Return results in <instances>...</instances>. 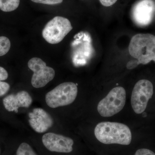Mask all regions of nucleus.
I'll return each mask as SVG.
<instances>
[{
    "label": "nucleus",
    "mask_w": 155,
    "mask_h": 155,
    "mask_svg": "<svg viewBox=\"0 0 155 155\" xmlns=\"http://www.w3.org/2000/svg\"><path fill=\"white\" fill-rule=\"evenodd\" d=\"M134 155H155V153L150 150L143 148L137 150Z\"/></svg>",
    "instance_id": "17"
},
{
    "label": "nucleus",
    "mask_w": 155,
    "mask_h": 155,
    "mask_svg": "<svg viewBox=\"0 0 155 155\" xmlns=\"http://www.w3.org/2000/svg\"><path fill=\"white\" fill-rule=\"evenodd\" d=\"M33 2L47 5H55L61 4L63 0H31Z\"/></svg>",
    "instance_id": "16"
},
{
    "label": "nucleus",
    "mask_w": 155,
    "mask_h": 155,
    "mask_svg": "<svg viewBox=\"0 0 155 155\" xmlns=\"http://www.w3.org/2000/svg\"><path fill=\"white\" fill-rule=\"evenodd\" d=\"M28 66L33 72L31 83L35 88L44 87L55 77V72L54 69L47 66L44 61L40 58H31L28 61Z\"/></svg>",
    "instance_id": "7"
},
{
    "label": "nucleus",
    "mask_w": 155,
    "mask_h": 155,
    "mask_svg": "<svg viewBox=\"0 0 155 155\" xmlns=\"http://www.w3.org/2000/svg\"><path fill=\"white\" fill-rule=\"evenodd\" d=\"M153 94L152 82L147 79H141L137 82L131 94L130 103L136 114H142L146 109L148 103Z\"/></svg>",
    "instance_id": "6"
},
{
    "label": "nucleus",
    "mask_w": 155,
    "mask_h": 155,
    "mask_svg": "<svg viewBox=\"0 0 155 155\" xmlns=\"http://www.w3.org/2000/svg\"><path fill=\"white\" fill-rule=\"evenodd\" d=\"M11 43L8 38L0 37V57L6 54L11 48Z\"/></svg>",
    "instance_id": "14"
},
{
    "label": "nucleus",
    "mask_w": 155,
    "mask_h": 155,
    "mask_svg": "<svg viewBox=\"0 0 155 155\" xmlns=\"http://www.w3.org/2000/svg\"><path fill=\"white\" fill-rule=\"evenodd\" d=\"M118 0H99L102 5L105 7H110L114 5Z\"/></svg>",
    "instance_id": "19"
},
{
    "label": "nucleus",
    "mask_w": 155,
    "mask_h": 155,
    "mask_svg": "<svg viewBox=\"0 0 155 155\" xmlns=\"http://www.w3.org/2000/svg\"><path fill=\"white\" fill-rule=\"evenodd\" d=\"M78 91L77 85L75 83H61L46 94V102L52 108L69 105L75 101Z\"/></svg>",
    "instance_id": "4"
},
{
    "label": "nucleus",
    "mask_w": 155,
    "mask_h": 155,
    "mask_svg": "<svg viewBox=\"0 0 155 155\" xmlns=\"http://www.w3.org/2000/svg\"><path fill=\"white\" fill-rule=\"evenodd\" d=\"M17 155H37L28 143H22L17 150Z\"/></svg>",
    "instance_id": "15"
},
{
    "label": "nucleus",
    "mask_w": 155,
    "mask_h": 155,
    "mask_svg": "<svg viewBox=\"0 0 155 155\" xmlns=\"http://www.w3.org/2000/svg\"><path fill=\"white\" fill-rule=\"evenodd\" d=\"M28 116L31 127L37 133H44L54 124L51 115L41 108H35L32 112L29 113Z\"/></svg>",
    "instance_id": "10"
},
{
    "label": "nucleus",
    "mask_w": 155,
    "mask_h": 155,
    "mask_svg": "<svg viewBox=\"0 0 155 155\" xmlns=\"http://www.w3.org/2000/svg\"><path fill=\"white\" fill-rule=\"evenodd\" d=\"M32 102L31 97L25 91H19L16 94H11L4 98L3 105L9 112L18 113L19 107L28 108Z\"/></svg>",
    "instance_id": "11"
},
{
    "label": "nucleus",
    "mask_w": 155,
    "mask_h": 155,
    "mask_svg": "<svg viewBox=\"0 0 155 155\" xmlns=\"http://www.w3.org/2000/svg\"><path fill=\"white\" fill-rule=\"evenodd\" d=\"M126 98V93L124 87H114L99 102L97 107L98 112L102 117L114 116L123 109Z\"/></svg>",
    "instance_id": "3"
},
{
    "label": "nucleus",
    "mask_w": 155,
    "mask_h": 155,
    "mask_svg": "<svg viewBox=\"0 0 155 155\" xmlns=\"http://www.w3.org/2000/svg\"><path fill=\"white\" fill-rule=\"evenodd\" d=\"M139 64H140L138 60H137V59L132 60L128 62L127 65H126V67H127V69H132L137 67Z\"/></svg>",
    "instance_id": "18"
},
{
    "label": "nucleus",
    "mask_w": 155,
    "mask_h": 155,
    "mask_svg": "<svg viewBox=\"0 0 155 155\" xmlns=\"http://www.w3.org/2000/svg\"><path fill=\"white\" fill-rule=\"evenodd\" d=\"M94 132L97 139L105 144L128 145L132 139L129 127L125 124L119 122H100L96 126Z\"/></svg>",
    "instance_id": "1"
},
{
    "label": "nucleus",
    "mask_w": 155,
    "mask_h": 155,
    "mask_svg": "<svg viewBox=\"0 0 155 155\" xmlns=\"http://www.w3.org/2000/svg\"><path fill=\"white\" fill-rule=\"evenodd\" d=\"M8 77V74L5 69L0 67V97L5 95L9 91L10 86L9 84L4 82Z\"/></svg>",
    "instance_id": "12"
},
{
    "label": "nucleus",
    "mask_w": 155,
    "mask_h": 155,
    "mask_svg": "<svg viewBox=\"0 0 155 155\" xmlns=\"http://www.w3.org/2000/svg\"><path fill=\"white\" fill-rule=\"evenodd\" d=\"M20 0H0V10L5 12L15 11L19 7Z\"/></svg>",
    "instance_id": "13"
},
{
    "label": "nucleus",
    "mask_w": 155,
    "mask_h": 155,
    "mask_svg": "<svg viewBox=\"0 0 155 155\" xmlns=\"http://www.w3.org/2000/svg\"><path fill=\"white\" fill-rule=\"evenodd\" d=\"M72 28L69 19L57 16L48 22L42 34L46 41L51 44L55 45L62 41Z\"/></svg>",
    "instance_id": "5"
},
{
    "label": "nucleus",
    "mask_w": 155,
    "mask_h": 155,
    "mask_svg": "<svg viewBox=\"0 0 155 155\" xmlns=\"http://www.w3.org/2000/svg\"><path fill=\"white\" fill-rule=\"evenodd\" d=\"M128 51L140 64L146 65L151 61L155 63V35L149 33L135 35L130 40Z\"/></svg>",
    "instance_id": "2"
},
{
    "label": "nucleus",
    "mask_w": 155,
    "mask_h": 155,
    "mask_svg": "<svg viewBox=\"0 0 155 155\" xmlns=\"http://www.w3.org/2000/svg\"><path fill=\"white\" fill-rule=\"evenodd\" d=\"M42 141L45 147L51 152L69 153L73 150L74 141L72 138L54 133L45 134Z\"/></svg>",
    "instance_id": "8"
},
{
    "label": "nucleus",
    "mask_w": 155,
    "mask_h": 155,
    "mask_svg": "<svg viewBox=\"0 0 155 155\" xmlns=\"http://www.w3.org/2000/svg\"><path fill=\"white\" fill-rule=\"evenodd\" d=\"M155 12V4L153 0H141L134 7L132 17L137 25L145 26L151 22Z\"/></svg>",
    "instance_id": "9"
}]
</instances>
